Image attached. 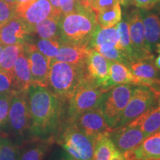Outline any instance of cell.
Here are the masks:
<instances>
[{
  "label": "cell",
  "instance_id": "obj_42",
  "mask_svg": "<svg viewBox=\"0 0 160 160\" xmlns=\"http://www.w3.org/2000/svg\"><path fill=\"white\" fill-rule=\"evenodd\" d=\"M70 1H71V0H59L60 7H61L62 5H65V4H66L67 2H70Z\"/></svg>",
  "mask_w": 160,
  "mask_h": 160
},
{
  "label": "cell",
  "instance_id": "obj_8",
  "mask_svg": "<svg viewBox=\"0 0 160 160\" xmlns=\"http://www.w3.org/2000/svg\"><path fill=\"white\" fill-rule=\"evenodd\" d=\"M28 91H17L10 106L8 123L11 129L18 135L30 132L31 117L28 103Z\"/></svg>",
  "mask_w": 160,
  "mask_h": 160
},
{
  "label": "cell",
  "instance_id": "obj_27",
  "mask_svg": "<svg viewBox=\"0 0 160 160\" xmlns=\"http://www.w3.org/2000/svg\"><path fill=\"white\" fill-rule=\"evenodd\" d=\"M116 149L108 135H104L95 139L93 160H110Z\"/></svg>",
  "mask_w": 160,
  "mask_h": 160
},
{
  "label": "cell",
  "instance_id": "obj_47",
  "mask_svg": "<svg viewBox=\"0 0 160 160\" xmlns=\"http://www.w3.org/2000/svg\"><path fill=\"white\" fill-rule=\"evenodd\" d=\"M158 102H159V104H160V97L159 98V100H158Z\"/></svg>",
  "mask_w": 160,
  "mask_h": 160
},
{
  "label": "cell",
  "instance_id": "obj_39",
  "mask_svg": "<svg viewBox=\"0 0 160 160\" xmlns=\"http://www.w3.org/2000/svg\"><path fill=\"white\" fill-rule=\"evenodd\" d=\"M119 2L123 6H128L133 4V0H119Z\"/></svg>",
  "mask_w": 160,
  "mask_h": 160
},
{
  "label": "cell",
  "instance_id": "obj_32",
  "mask_svg": "<svg viewBox=\"0 0 160 160\" xmlns=\"http://www.w3.org/2000/svg\"><path fill=\"white\" fill-rule=\"evenodd\" d=\"M16 92L12 91L0 94V129L8 123L10 106Z\"/></svg>",
  "mask_w": 160,
  "mask_h": 160
},
{
  "label": "cell",
  "instance_id": "obj_35",
  "mask_svg": "<svg viewBox=\"0 0 160 160\" xmlns=\"http://www.w3.org/2000/svg\"><path fill=\"white\" fill-rule=\"evenodd\" d=\"M120 4L119 0H91V8L96 13Z\"/></svg>",
  "mask_w": 160,
  "mask_h": 160
},
{
  "label": "cell",
  "instance_id": "obj_5",
  "mask_svg": "<svg viewBox=\"0 0 160 160\" xmlns=\"http://www.w3.org/2000/svg\"><path fill=\"white\" fill-rule=\"evenodd\" d=\"M59 143L74 160H93L95 140L77 126L68 123L60 136Z\"/></svg>",
  "mask_w": 160,
  "mask_h": 160
},
{
  "label": "cell",
  "instance_id": "obj_40",
  "mask_svg": "<svg viewBox=\"0 0 160 160\" xmlns=\"http://www.w3.org/2000/svg\"><path fill=\"white\" fill-rule=\"evenodd\" d=\"M157 53H159V55H158V57L154 59V64L155 65L157 66V68H159L160 70V51L157 52Z\"/></svg>",
  "mask_w": 160,
  "mask_h": 160
},
{
  "label": "cell",
  "instance_id": "obj_24",
  "mask_svg": "<svg viewBox=\"0 0 160 160\" xmlns=\"http://www.w3.org/2000/svg\"><path fill=\"white\" fill-rule=\"evenodd\" d=\"M38 139L30 143L22 151L19 152V160H43L52 142L51 139Z\"/></svg>",
  "mask_w": 160,
  "mask_h": 160
},
{
  "label": "cell",
  "instance_id": "obj_22",
  "mask_svg": "<svg viewBox=\"0 0 160 160\" xmlns=\"http://www.w3.org/2000/svg\"><path fill=\"white\" fill-rule=\"evenodd\" d=\"M60 13H53L47 19L33 26V34L39 39H59V19Z\"/></svg>",
  "mask_w": 160,
  "mask_h": 160
},
{
  "label": "cell",
  "instance_id": "obj_25",
  "mask_svg": "<svg viewBox=\"0 0 160 160\" xmlns=\"http://www.w3.org/2000/svg\"><path fill=\"white\" fill-rule=\"evenodd\" d=\"M119 42V33L117 25L109 28H102L98 26L89 45L90 49H94L104 44H111L117 47Z\"/></svg>",
  "mask_w": 160,
  "mask_h": 160
},
{
  "label": "cell",
  "instance_id": "obj_4",
  "mask_svg": "<svg viewBox=\"0 0 160 160\" xmlns=\"http://www.w3.org/2000/svg\"><path fill=\"white\" fill-rule=\"evenodd\" d=\"M106 92L90 80L84 82L68 101V122L71 123L84 112L99 107Z\"/></svg>",
  "mask_w": 160,
  "mask_h": 160
},
{
  "label": "cell",
  "instance_id": "obj_9",
  "mask_svg": "<svg viewBox=\"0 0 160 160\" xmlns=\"http://www.w3.org/2000/svg\"><path fill=\"white\" fill-rule=\"evenodd\" d=\"M126 20L128 24L130 38L134 52V60L154 59L153 53L145 42L141 12L137 9L133 10L126 18Z\"/></svg>",
  "mask_w": 160,
  "mask_h": 160
},
{
  "label": "cell",
  "instance_id": "obj_12",
  "mask_svg": "<svg viewBox=\"0 0 160 160\" xmlns=\"http://www.w3.org/2000/svg\"><path fill=\"white\" fill-rule=\"evenodd\" d=\"M23 48L29 62L33 85L48 88L51 60L43 55L33 43H25Z\"/></svg>",
  "mask_w": 160,
  "mask_h": 160
},
{
  "label": "cell",
  "instance_id": "obj_41",
  "mask_svg": "<svg viewBox=\"0 0 160 160\" xmlns=\"http://www.w3.org/2000/svg\"><path fill=\"white\" fill-rule=\"evenodd\" d=\"M4 47H5V46L2 45L1 43H0V63H1V60H2V52H3Z\"/></svg>",
  "mask_w": 160,
  "mask_h": 160
},
{
  "label": "cell",
  "instance_id": "obj_6",
  "mask_svg": "<svg viewBox=\"0 0 160 160\" xmlns=\"http://www.w3.org/2000/svg\"><path fill=\"white\" fill-rule=\"evenodd\" d=\"M133 88L134 85L132 84H120L113 86L104 95L99 107L111 128H114L117 125L131 99Z\"/></svg>",
  "mask_w": 160,
  "mask_h": 160
},
{
  "label": "cell",
  "instance_id": "obj_11",
  "mask_svg": "<svg viewBox=\"0 0 160 160\" xmlns=\"http://www.w3.org/2000/svg\"><path fill=\"white\" fill-rule=\"evenodd\" d=\"M109 137L116 149L124 153L135 149L147 136L139 126L131 122L122 127L112 128Z\"/></svg>",
  "mask_w": 160,
  "mask_h": 160
},
{
  "label": "cell",
  "instance_id": "obj_43",
  "mask_svg": "<svg viewBox=\"0 0 160 160\" xmlns=\"http://www.w3.org/2000/svg\"><path fill=\"white\" fill-rule=\"evenodd\" d=\"M4 1L9 4H12V5H14L17 2V0H4Z\"/></svg>",
  "mask_w": 160,
  "mask_h": 160
},
{
  "label": "cell",
  "instance_id": "obj_44",
  "mask_svg": "<svg viewBox=\"0 0 160 160\" xmlns=\"http://www.w3.org/2000/svg\"><path fill=\"white\" fill-rule=\"evenodd\" d=\"M156 51L157 52H159L160 51V43L158 44V45H157V47H156Z\"/></svg>",
  "mask_w": 160,
  "mask_h": 160
},
{
  "label": "cell",
  "instance_id": "obj_20",
  "mask_svg": "<svg viewBox=\"0 0 160 160\" xmlns=\"http://www.w3.org/2000/svg\"><path fill=\"white\" fill-rule=\"evenodd\" d=\"M141 12L145 42L151 51L160 43V17L157 13L142 10Z\"/></svg>",
  "mask_w": 160,
  "mask_h": 160
},
{
  "label": "cell",
  "instance_id": "obj_18",
  "mask_svg": "<svg viewBox=\"0 0 160 160\" xmlns=\"http://www.w3.org/2000/svg\"><path fill=\"white\" fill-rule=\"evenodd\" d=\"M120 84H132L139 85V80L133 74L131 70L125 64L118 62L109 61V78L105 89L108 91L113 86Z\"/></svg>",
  "mask_w": 160,
  "mask_h": 160
},
{
  "label": "cell",
  "instance_id": "obj_16",
  "mask_svg": "<svg viewBox=\"0 0 160 160\" xmlns=\"http://www.w3.org/2000/svg\"><path fill=\"white\" fill-rule=\"evenodd\" d=\"M123 156L125 160H160V131L147 137L138 147Z\"/></svg>",
  "mask_w": 160,
  "mask_h": 160
},
{
  "label": "cell",
  "instance_id": "obj_33",
  "mask_svg": "<svg viewBox=\"0 0 160 160\" xmlns=\"http://www.w3.org/2000/svg\"><path fill=\"white\" fill-rule=\"evenodd\" d=\"M15 17H17L16 4L12 5L0 0V26L5 25Z\"/></svg>",
  "mask_w": 160,
  "mask_h": 160
},
{
  "label": "cell",
  "instance_id": "obj_21",
  "mask_svg": "<svg viewBox=\"0 0 160 160\" xmlns=\"http://www.w3.org/2000/svg\"><path fill=\"white\" fill-rule=\"evenodd\" d=\"M132 123L139 126L147 137L160 131V104L158 102Z\"/></svg>",
  "mask_w": 160,
  "mask_h": 160
},
{
  "label": "cell",
  "instance_id": "obj_14",
  "mask_svg": "<svg viewBox=\"0 0 160 160\" xmlns=\"http://www.w3.org/2000/svg\"><path fill=\"white\" fill-rule=\"evenodd\" d=\"M16 13L17 17L23 19L32 28L53 13H58L53 11L49 0H29L16 4Z\"/></svg>",
  "mask_w": 160,
  "mask_h": 160
},
{
  "label": "cell",
  "instance_id": "obj_29",
  "mask_svg": "<svg viewBox=\"0 0 160 160\" xmlns=\"http://www.w3.org/2000/svg\"><path fill=\"white\" fill-rule=\"evenodd\" d=\"M33 44L43 55L51 61L57 57L61 42L59 39H39Z\"/></svg>",
  "mask_w": 160,
  "mask_h": 160
},
{
  "label": "cell",
  "instance_id": "obj_28",
  "mask_svg": "<svg viewBox=\"0 0 160 160\" xmlns=\"http://www.w3.org/2000/svg\"><path fill=\"white\" fill-rule=\"evenodd\" d=\"M23 51V45H11L4 47L2 56L0 68L12 73L13 66L21 52Z\"/></svg>",
  "mask_w": 160,
  "mask_h": 160
},
{
  "label": "cell",
  "instance_id": "obj_26",
  "mask_svg": "<svg viewBox=\"0 0 160 160\" xmlns=\"http://www.w3.org/2000/svg\"><path fill=\"white\" fill-rule=\"evenodd\" d=\"M97 24L102 28L114 27L122 19V10L120 4L96 13Z\"/></svg>",
  "mask_w": 160,
  "mask_h": 160
},
{
  "label": "cell",
  "instance_id": "obj_38",
  "mask_svg": "<svg viewBox=\"0 0 160 160\" xmlns=\"http://www.w3.org/2000/svg\"><path fill=\"white\" fill-rule=\"evenodd\" d=\"M79 1L81 2V4L84 6V7L86 8L91 9V0H79Z\"/></svg>",
  "mask_w": 160,
  "mask_h": 160
},
{
  "label": "cell",
  "instance_id": "obj_19",
  "mask_svg": "<svg viewBox=\"0 0 160 160\" xmlns=\"http://www.w3.org/2000/svg\"><path fill=\"white\" fill-rule=\"evenodd\" d=\"M91 50L87 47L62 43L54 60L76 65L85 66Z\"/></svg>",
  "mask_w": 160,
  "mask_h": 160
},
{
  "label": "cell",
  "instance_id": "obj_2",
  "mask_svg": "<svg viewBox=\"0 0 160 160\" xmlns=\"http://www.w3.org/2000/svg\"><path fill=\"white\" fill-rule=\"evenodd\" d=\"M59 40L62 43L87 47L99 25L96 13L80 4L71 13L61 15L59 19Z\"/></svg>",
  "mask_w": 160,
  "mask_h": 160
},
{
  "label": "cell",
  "instance_id": "obj_36",
  "mask_svg": "<svg viewBox=\"0 0 160 160\" xmlns=\"http://www.w3.org/2000/svg\"><path fill=\"white\" fill-rule=\"evenodd\" d=\"M160 2V0H133V4L138 8L150 11Z\"/></svg>",
  "mask_w": 160,
  "mask_h": 160
},
{
  "label": "cell",
  "instance_id": "obj_37",
  "mask_svg": "<svg viewBox=\"0 0 160 160\" xmlns=\"http://www.w3.org/2000/svg\"><path fill=\"white\" fill-rule=\"evenodd\" d=\"M110 160H125V159L123 156V153H122L121 152H119L118 150L115 149L114 151H113V153H112Z\"/></svg>",
  "mask_w": 160,
  "mask_h": 160
},
{
  "label": "cell",
  "instance_id": "obj_34",
  "mask_svg": "<svg viewBox=\"0 0 160 160\" xmlns=\"http://www.w3.org/2000/svg\"><path fill=\"white\" fill-rule=\"evenodd\" d=\"M16 91L11 73L0 68V94Z\"/></svg>",
  "mask_w": 160,
  "mask_h": 160
},
{
  "label": "cell",
  "instance_id": "obj_3",
  "mask_svg": "<svg viewBox=\"0 0 160 160\" xmlns=\"http://www.w3.org/2000/svg\"><path fill=\"white\" fill-rule=\"evenodd\" d=\"M88 80L86 65H76L54 59L51 61L48 88L63 103L68 101L80 86Z\"/></svg>",
  "mask_w": 160,
  "mask_h": 160
},
{
  "label": "cell",
  "instance_id": "obj_10",
  "mask_svg": "<svg viewBox=\"0 0 160 160\" xmlns=\"http://www.w3.org/2000/svg\"><path fill=\"white\" fill-rule=\"evenodd\" d=\"M71 123L74 124L86 135L96 139L104 135H108L112 131L105 121L100 107L84 112Z\"/></svg>",
  "mask_w": 160,
  "mask_h": 160
},
{
  "label": "cell",
  "instance_id": "obj_23",
  "mask_svg": "<svg viewBox=\"0 0 160 160\" xmlns=\"http://www.w3.org/2000/svg\"><path fill=\"white\" fill-rule=\"evenodd\" d=\"M119 33V42L117 48L119 50L122 54L126 62V65L135 59L134 52L132 48L131 38H130L129 28L127 20H122L117 25Z\"/></svg>",
  "mask_w": 160,
  "mask_h": 160
},
{
  "label": "cell",
  "instance_id": "obj_31",
  "mask_svg": "<svg viewBox=\"0 0 160 160\" xmlns=\"http://www.w3.org/2000/svg\"><path fill=\"white\" fill-rule=\"evenodd\" d=\"M94 50L101 53L104 57H105L109 61L118 62H121L126 65V62L122 54L119 50L117 48V46L114 45L104 44V45L97 46V48H95Z\"/></svg>",
  "mask_w": 160,
  "mask_h": 160
},
{
  "label": "cell",
  "instance_id": "obj_30",
  "mask_svg": "<svg viewBox=\"0 0 160 160\" xmlns=\"http://www.w3.org/2000/svg\"><path fill=\"white\" fill-rule=\"evenodd\" d=\"M19 151L12 141L0 136V160H19Z\"/></svg>",
  "mask_w": 160,
  "mask_h": 160
},
{
  "label": "cell",
  "instance_id": "obj_7",
  "mask_svg": "<svg viewBox=\"0 0 160 160\" xmlns=\"http://www.w3.org/2000/svg\"><path fill=\"white\" fill-rule=\"evenodd\" d=\"M158 98L148 88L143 85H134L128 103L124 109L116 128L132 122L158 104Z\"/></svg>",
  "mask_w": 160,
  "mask_h": 160
},
{
  "label": "cell",
  "instance_id": "obj_15",
  "mask_svg": "<svg viewBox=\"0 0 160 160\" xmlns=\"http://www.w3.org/2000/svg\"><path fill=\"white\" fill-rule=\"evenodd\" d=\"M86 70L88 77L92 82L105 89L109 78V60L97 51L91 49L87 60Z\"/></svg>",
  "mask_w": 160,
  "mask_h": 160
},
{
  "label": "cell",
  "instance_id": "obj_13",
  "mask_svg": "<svg viewBox=\"0 0 160 160\" xmlns=\"http://www.w3.org/2000/svg\"><path fill=\"white\" fill-rule=\"evenodd\" d=\"M33 35V28L19 17H13L0 26V43L4 46L31 42L30 40Z\"/></svg>",
  "mask_w": 160,
  "mask_h": 160
},
{
  "label": "cell",
  "instance_id": "obj_17",
  "mask_svg": "<svg viewBox=\"0 0 160 160\" xmlns=\"http://www.w3.org/2000/svg\"><path fill=\"white\" fill-rule=\"evenodd\" d=\"M11 75L16 91H28L33 85L29 62L24 48L16 61Z\"/></svg>",
  "mask_w": 160,
  "mask_h": 160
},
{
  "label": "cell",
  "instance_id": "obj_45",
  "mask_svg": "<svg viewBox=\"0 0 160 160\" xmlns=\"http://www.w3.org/2000/svg\"><path fill=\"white\" fill-rule=\"evenodd\" d=\"M156 7H157V8L158 11H159L160 12V2H159V4H158V5H157V6H156Z\"/></svg>",
  "mask_w": 160,
  "mask_h": 160
},
{
  "label": "cell",
  "instance_id": "obj_1",
  "mask_svg": "<svg viewBox=\"0 0 160 160\" xmlns=\"http://www.w3.org/2000/svg\"><path fill=\"white\" fill-rule=\"evenodd\" d=\"M30 133L41 138L56 131L61 123L63 102L48 88L31 85L28 90Z\"/></svg>",
  "mask_w": 160,
  "mask_h": 160
},
{
  "label": "cell",
  "instance_id": "obj_46",
  "mask_svg": "<svg viewBox=\"0 0 160 160\" xmlns=\"http://www.w3.org/2000/svg\"><path fill=\"white\" fill-rule=\"evenodd\" d=\"M61 160H74L73 159H62Z\"/></svg>",
  "mask_w": 160,
  "mask_h": 160
}]
</instances>
